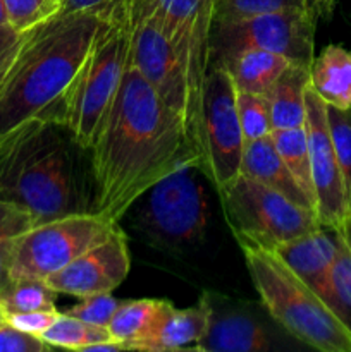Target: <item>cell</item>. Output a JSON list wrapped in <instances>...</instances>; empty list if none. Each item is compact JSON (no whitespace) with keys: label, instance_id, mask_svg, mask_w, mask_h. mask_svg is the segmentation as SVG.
Listing matches in <instances>:
<instances>
[{"label":"cell","instance_id":"6da1fadb","mask_svg":"<svg viewBox=\"0 0 351 352\" xmlns=\"http://www.w3.org/2000/svg\"><path fill=\"white\" fill-rule=\"evenodd\" d=\"M89 162L95 213L114 223L165 175L189 164L200 167L181 117L131 65L89 148Z\"/></svg>","mask_w":351,"mask_h":352},{"label":"cell","instance_id":"7a4b0ae2","mask_svg":"<svg viewBox=\"0 0 351 352\" xmlns=\"http://www.w3.org/2000/svg\"><path fill=\"white\" fill-rule=\"evenodd\" d=\"M107 7L57 14L19 33L0 62V141L28 120H55Z\"/></svg>","mask_w":351,"mask_h":352},{"label":"cell","instance_id":"3957f363","mask_svg":"<svg viewBox=\"0 0 351 352\" xmlns=\"http://www.w3.org/2000/svg\"><path fill=\"white\" fill-rule=\"evenodd\" d=\"M0 199L34 223L95 212L89 150L55 120H28L0 141Z\"/></svg>","mask_w":351,"mask_h":352},{"label":"cell","instance_id":"277c9868","mask_svg":"<svg viewBox=\"0 0 351 352\" xmlns=\"http://www.w3.org/2000/svg\"><path fill=\"white\" fill-rule=\"evenodd\" d=\"M133 21L126 0L105 10L88 55L61 100L55 122L62 124L85 150L95 143L129 65Z\"/></svg>","mask_w":351,"mask_h":352},{"label":"cell","instance_id":"5b68a950","mask_svg":"<svg viewBox=\"0 0 351 352\" xmlns=\"http://www.w3.org/2000/svg\"><path fill=\"white\" fill-rule=\"evenodd\" d=\"M265 311L286 332L320 352H351V329L275 251L240 244Z\"/></svg>","mask_w":351,"mask_h":352},{"label":"cell","instance_id":"8992f818","mask_svg":"<svg viewBox=\"0 0 351 352\" xmlns=\"http://www.w3.org/2000/svg\"><path fill=\"white\" fill-rule=\"evenodd\" d=\"M131 14L147 16L162 31L184 72L191 105L189 143L200 157L205 85L210 71L213 0H126Z\"/></svg>","mask_w":351,"mask_h":352},{"label":"cell","instance_id":"52a82bcc","mask_svg":"<svg viewBox=\"0 0 351 352\" xmlns=\"http://www.w3.org/2000/svg\"><path fill=\"white\" fill-rule=\"evenodd\" d=\"M205 174L184 165L155 182L136 203V226L150 244L181 251L203 241L209 226Z\"/></svg>","mask_w":351,"mask_h":352},{"label":"cell","instance_id":"ba28073f","mask_svg":"<svg viewBox=\"0 0 351 352\" xmlns=\"http://www.w3.org/2000/svg\"><path fill=\"white\" fill-rule=\"evenodd\" d=\"M219 196L227 223L240 244L275 251L322 227L315 212L246 175L240 174Z\"/></svg>","mask_w":351,"mask_h":352},{"label":"cell","instance_id":"9c48e42d","mask_svg":"<svg viewBox=\"0 0 351 352\" xmlns=\"http://www.w3.org/2000/svg\"><path fill=\"white\" fill-rule=\"evenodd\" d=\"M315 14L308 9L279 10L233 23H212L210 67L226 65L246 50H265L296 64L310 65L315 57Z\"/></svg>","mask_w":351,"mask_h":352},{"label":"cell","instance_id":"30bf717a","mask_svg":"<svg viewBox=\"0 0 351 352\" xmlns=\"http://www.w3.org/2000/svg\"><path fill=\"white\" fill-rule=\"evenodd\" d=\"M117 227L119 223L95 212L71 213L36 223L17 237L10 258V278L45 282L105 241Z\"/></svg>","mask_w":351,"mask_h":352},{"label":"cell","instance_id":"8fae6325","mask_svg":"<svg viewBox=\"0 0 351 352\" xmlns=\"http://www.w3.org/2000/svg\"><path fill=\"white\" fill-rule=\"evenodd\" d=\"M243 150L236 86L226 65H212L203 98L200 168L219 195L240 177Z\"/></svg>","mask_w":351,"mask_h":352},{"label":"cell","instance_id":"7c38bea8","mask_svg":"<svg viewBox=\"0 0 351 352\" xmlns=\"http://www.w3.org/2000/svg\"><path fill=\"white\" fill-rule=\"evenodd\" d=\"M305 129L308 138L317 220L326 229H339L351 219L346 188L330 138L326 103L310 86L306 89Z\"/></svg>","mask_w":351,"mask_h":352},{"label":"cell","instance_id":"4fadbf2b","mask_svg":"<svg viewBox=\"0 0 351 352\" xmlns=\"http://www.w3.org/2000/svg\"><path fill=\"white\" fill-rule=\"evenodd\" d=\"M129 16L133 21L129 65L136 69L141 78L157 91V95L181 117L184 122L186 136L189 140L191 105H189L188 82L178 57L150 17L134 16L131 10Z\"/></svg>","mask_w":351,"mask_h":352},{"label":"cell","instance_id":"5bb4252c","mask_svg":"<svg viewBox=\"0 0 351 352\" xmlns=\"http://www.w3.org/2000/svg\"><path fill=\"white\" fill-rule=\"evenodd\" d=\"M129 268L126 234L117 227L105 241L89 248L45 282L58 294L86 298L116 291L126 280Z\"/></svg>","mask_w":351,"mask_h":352},{"label":"cell","instance_id":"9a60e30c","mask_svg":"<svg viewBox=\"0 0 351 352\" xmlns=\"http://www.w3.org/2000/svg\"><path fill=\"white\" fill-rule=\"evenodd\" d=\"M209 296V294H206ZM210 320L205 336L193 351L202 352H267L274 347L270 333L250 313L220 308L209 296Z\"/></svg>","mask_w":351,"mask_h":352},{"label":"cell","instance_id":"2e32d148","mask_svg":"<svg viewBox=\"0 0 351 352\" xmlns=\"http://www.w3.org/2000/svg\"><path fill=\"white\" fill-rule=\"evenodd\" d=\"M275 253L330 305V270L337 253L334 229L319 227L279 246Z\"/></svg>","mask_w":351,"mask_h":352},{"label":"cell","instance_id":"e0dca14e","mask_svg":"<svg viewBox=\"0 0 351 352\" xmlns=\"http://www.w3.org/2000/svg\"><path fill=\"white\" fill-rule=\"evenodd\" d=\"M210 320L209 296L203 294L195 306L178 309L172 306L158 322L153 332L143 340L140 351L171 352L189 349L205 336Z\"/></svg>","mask_w":351,"mask_h":352},{"label":"cell","instance_id":"ac0fdd59","mask_svg":"<svg viewBox=\"0 0 351 352\" xmlns=\"http://www.w3.org/2000/svg\"><path fill=\"white\" fill-rule=\"evenodd\" d=\"M241 175L253 179V181L262 182L267 188L279 191L295 201L296 205H301L315 212L312 203L301 191L296 179L286 167L275 148L274 141L270 136L260 138V140L244 141L243 160H241Z\"/></svg>","mask_w":351,"mask_h":352},{"label":"cell","instance_id":"d6986e66","mask_svg":"<svg viewBox=\"0 0 351 352\" xmlns=\"http://www.w3.org/2000/svg\"><path fill=\"white\" fill-rule=\"evenodd\" d=\"M310 88L326 105L351 109V50L330 43L310 64Z\"/></svg>","mask_w":351,"mask_h":352},{"label":"cell","instance_id":"ffe728a7","mask_svg":"<svg viewBox=\"0 0 351 352\" xmlns=\"http://www.w3.org/2000/svg\"><path fill=\"white\" fill-rule=\"evenodd\" d=\"M308 86L310 65L291 62L267 93L270 103L272 131L305 126Z\"/></svg>","mask_w":351,"mask_h":352},{"label":"cell","instance_id":"44dd1931","mask_svg":"<svg viewBox=\"0 0 351 352\" xmlns=\"http://www.w3.org/2000/svg\"><path fill=\"white\" fill-rule=\"evenodd\" d=\"M172 305L164 299H129L120 301L109 323L114 339L126 342L127 351H140Z\"/></svg>","mask_w":351,"mask_h":352},{"label":"cell","instance_id":"7402d4cb","mask_svg":"<svg viewBox=\"0 0 351 352\" xmlns=\"http://www.w3.org/2000/svg\"><path fill=\"white\" fill-rule=\"evenodd\" d=\"M291 64L286 57L265 50H246L226 64L236 91L267 95Z\"/></svg>","mask_w":351,"mask_h":352},{"label":"cell","instance_id":"603a6c76","mask_svg":"<svg viewBox=\"0 0 351 352\" xmlns=\"http://www.w3.org/2000/svg\"><path fill=\"white\" fill-rule=\"evenodd\" d=\"M270 138L277 148L279 155H281L282 162L289 168L292 177L296 179L298 186L315 210L312 170H310L308 138H306L305 126L291 127V129H274L270 133Z\"/></svg>","mask_w":351,"mask_h":352},{"label":"cell","instance_id":"cb8c5ba5","mask_svg":"<svg viewBox=\"0 0 351 352\" xmlns=\"http://www.w3.org/2000/svg\"><path fill=\"white\" fill-rule=\"evenodd\" d=\"M337 253L330 270V306L351 329V219L334 229Z\"/></svg>","mask_w":351,"mask_h":352},{"label":"cell","instance_id":"d4e9b609","mask_svg":"<svg viewBox=\"0 0 351 352\" xmlns=\"http://www.w3.org/2000/svg\"><path fill=\"white\" fill-rule=\"evenodd\" d=\"M41 339L50 347L86 352L88 347L112 340L114 337L107 327L89 325L62 311L58 313L50 329L41 336Z\"/></svg>","mask_w":351,"mask_h":352},{"label":"cell","instance_id":"484cf974","mask_svg":"<svg viewBox=\"0 0 351 352\" xmlns=\"http://www.w3.org/2000/svg\"><path fill=\"white\" fill-rule=\"evenodd\" d=\"M58 292L47 282L30 278H10L0 289V308L6 315L24 311H54Z\"/></svg>","mask_w":351,"mask_h":352},{"label":"cell","instance_id":"4316f807","mask_svg":"<svg viewBox=\"0 0 351 352\" xmlns=\"http://www.w3.org/2000/svg\"><path fill=\"white\" fill-rule=\"evenodd\" d=\"M33 226L36 223L26 210L0 199V289L10 280V258L17 237Z\"/></svg>","mask_w":351,"mask_h":352},{"label":"cell","instance_id":"83f0119b","mask_svg":"<svg viewBox=\"0 0 351 352\" xmlns=\"http://www.w3.org/2000/svg\"><path fill=\"white\" fill-rule=\"evenodd\" d=\"M236 109L244 141L270 136L272 117L267 95L236 91Z\"/></svg>","mask_w":351,"mask_h":352},{"label":"cell","instance_id":"f1b7e54d","mask_svg":"<svg viewBox=\"0 0 351 352\" xmlns=\"http://www.w3.org/2000/svg\"><path fill=\"white\" fill-rule=\"evenodd\" d=\"M291 9H308V7L305 0H213V21L233 23L260 14Z\"/></svg>","mask_w":351,"mask_h":352},{"label":"cell","instance_id":"f546056e","mask_svg":"<svg viewBox=\"0 0 351 352\" xmlns=\"http://www.w3.org/2000/svg\"><path fill=\"white\" fill-rule=\"evenodd\" d=\"M326 110L330 138H332L337 162H339L341 172H343L348 208H350L351 215V109L341 110L326 105Z\"/></svg>","mask_w":351,"mask_h":352},{"label":"cell","instance_id":"4dcf8cb0","mask_svg":"<svg viewBox=\"0 0 351 352\" xmlns=\"http://www.w3.org/2000/svg\"><path fill=\"white\" fill-rule=\"evenodd\" d=\"M3 3L9 24L17 33H23L57 16L62 0H3Z\"/></svg>","mask_w":351,"mask_h":352},{"label":"cell","instance_id":"1f68e13d","mask_svg":"<svg viewBox=\"0 0 351 352\" xmlns=\"http://www.w3.org/2000/svg\"><path fill=\"white\" fill-rule=\"evenodd\" d=\"M117 306H119V301L112 298V292H103V294L79 298L78 305L71 306L64 313L81 320V322L89 323V325L107 327L109 329V323L112 320L114 313H116Z\"/></svg>","mask_w":351,"mask_h":352},{"label":"cell","instance_id":"d6a6232c","mask_svg":"<svg viewBox=\"0 0 351 352\" xmlns=\"http://www.w3.org/2000/svg\"><path fill=\"white\" fill-rule=\"evenodd\" d=\"M47 349L50 346L41 337L23 332L7 322L0 327V352H43Z\"/></svg>","mask_w":351,"mask_h":352},{"label":"cell","instance_id":"836d02e7","mask_svg":"<svg viewBox=\"0 0 351 352\" xmlns=\"http://www.w3.org/2000/svg\"><path fill=\"white\" fill-rule=\"evenodd\" d=\"M57 309L54 311H24V313H9L6 315V322L9 325L16 327V329L23 330V332L31 333V336L41 337L48 329L52 327V323L55 322V318L58 316Z\"/></svg>","mask_w":351,"mask_h":352},{"label":"cell","instance_id":"e575fe53","mask_svg":"<svg viewBox=\"0 0 351 352\" xmlns=\"http://www.w3.org/2000/svg\"><path fill=\"white\" fill-rule=\"evenodd\" d=\"M112 2H116V0H62L61 12L58 14L98 10V9H103V7L110 6Z\"/></svg>","mask_w":351,"mask_h":352},{"label":"cell","instance_id":"d590c367","mask_svg":"<svg viewBox=\"0 0 351 352\" xmlns=\"http://www.w3.org/2000/svg\"><path fill=\"white\" fill-rule=\"evenodd\" d=\"M17 38H19V33L12 26H9V24L7 26H0V62L3 60L7 52L12 48Z\"/></svg>","mask_w":351,"mask_h":352},{"label":"cell","instance_id":"8d00e7d4","mask_svg":"<svg viewBox=\"0 0 351 352\" xmlns=\"http://www.w3.org/2000/svg\"><path fill=\"white\" fill-rule=\"evenodd\" d=\"M305 3L310 12H313L317 19H320V17H327L332 14L337 0H305Z\"/></svg>","mask_w":351,"mask_h":352},{"label":"cell","instance_id":"74e56055","mask_svg":"<svg viewBox=\"0 0 351 352\" xmlns=\"http://www.w3.org/2000/svg\"><path fill=\"white\" fill-rule=\"evenodd\" d=\"M7 24H9V19H7L6 3H3V0H0V26H7Z\"/></svg>","mask_w":351,"mask_h":352},{"label":"cell","instance_id":"f35d334b","mask_svg":"<svg viewBox=\"0 0 351 352\" xmlns=\"http://www.w3.org/2000/svg\"><path fill=\"white\" fill-rule=\"evenodd\" d=\"M3 323H6V313H3V309L0 308V327H2Z\"/></svg>","mask_w":351,"mask_h":352}]
</instances>
